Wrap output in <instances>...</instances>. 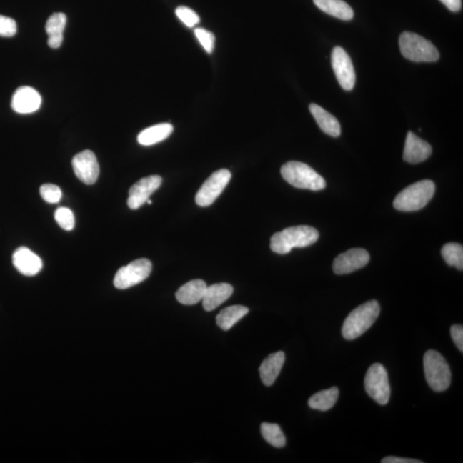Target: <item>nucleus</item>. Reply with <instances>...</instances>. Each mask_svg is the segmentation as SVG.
<instances>
[{"label": "nucleus", "mask_w": 463, "mask_h": 463, "mask_svg": "<svg viewBox=\"0 0 463 463\" xmlns=\"http://www.w3.org/2000/svg\"><path fill=\"white\" fill-rule=\"evenodd\" d=\"M281 174L286 181L296 188L321 191L326 187L325 180L314 169L304 163L289 161L282 166Z\"/></svg>", "instance_id": "obj_4"}, {"label": "nucleus", "mask_w": 463, "mask_h": 463, "mask_svg": "<svg viewBox=\"0 0 463 463\" xmlns=\"http://www.w3.org/2000/svg\"><path fill=\"white\" fill-rule=\"evenodd\" d=\"M364 388L368 396L380 405H386L390 398V385L387 371L380 363L369 367L364 377Z\"/></svg>", "instance_id": "obj_7"}, {"label": "nucleus", "mask_w": 463, "mask_h": 463, "mask_svg": "<svg viewBox=\"0 0 463 463\" xmlns=\"http://www.w3.org/2000/svg\"><path fill=\"white\" fill-rule=\"evenodd\" d=\"M249 312L243 306H231L223 309L216 317V324L223 330H229Z\"/></svg>", "instance_id": "obj_25"}, {"label": "nucleus", "mask_w": 463, "mask_h": 463, "mask_svg": "<svg viewBox=\"0 0 463 463\" xmlns=\"http://www.w3.org/2000/svg\"><path fill=\"white\" fill-rule=\"evenodd\" d=\"M207 287L206 282L200 279L188 282L177 291L176 299L186 306L195 304L203 300Z\"/></svg>", "instance_id": "obj_19"}, {"label": "nucleus", "mask_w": 463, "mask_h": 463, "mask_svg": "<svg viewBox=\"0 0 463 463\" xmlns=\"http://www.w3.org/2000/svg\"><path fill=\"white\" fill-rule=\"evenodd\" d=\"M43 200L49 204H57L61 199L62 191L60 188L53 184H45L40 188Z\"/></svg>", "instance_id": "obj_29"}, {"label": "nucleus", "mask_w": 463, "mask_h": 463, "mask_svg": "<svg viewBox=\"0 0 463 463\" xmlns=\"http://www.w3.org/2000/svg\"><path fill=\"white\" fill-rule=\"evenodd\" d=\"M234 287L229 283H216L207 287L204 296L203 306L206 311L214 310L233 294Z\"/></svg>", "instance_id": "obj_18"}, {"label": "nucleus", "mask_w": 463, "mask_h": 463, "mask_svg": "<svg viewBox=\"0 0 463 463\" xmlns=\"http://www.w3.org/2000/svg\"><path fill=\"white\" fill-rule=\"evenodd\" d=\"M231 174L229 170L221 169L209 177L203 184L196 195V203L201 207H208L213 204L217 197L221 194V192L227 184L229 183Z\"/></svg>", "instance_id": "obj_9"}, {"label": "nucleus", "mask_w": 463, "mask_h": 463, "mask_svg": "<svg viewBox=\"0 0 463 463\" xmlns=\"http://www.w3.org/2000/svg\"><path fill=\"white\" fill-rule=\"evenodd\" d=\"M151 272V262L147 259H136L118 270L115 274L114 284L118 289H130L146 280Z\"/></svg>", "instance_id": "obj_8"}, {"label": "nucleus", "mask_w": 463, "mask_h": 463, "mask_svg": "<svg viewBox=\"0 0 463 463\" xmlns=\"http://www.w3.org/2000/svg\"><path fill=\"white\" fill-rule=\"evenodd\" d=\"M147 203H148L149 204H152V201L149 199V200L147 201Z\"/></svg>", "instance_id": "obj_36"}, {"label": "nucleus", "mask_w": 463, "mask_h": 463, "mask_svg": "<svg viewBox=\"0 0 463 463\" xmlns=\"http://www.w3.org/2000/svg\"><path fill=\"white\" fill-rule=\"evenodd\" d=\"M317 8L327 14L343 21L353 19L354 11L343 0H313Z\"/></svg>", "instance_id": "obj_22"}, {"label": "nucleus", "mask_w": 463, "mask_h": 463, "mask_svg": "<svg viewBox=\"0 0 463 463\" xmlns=\"http://www.w3.org/2000/svg\"><path fill=\"white\" fill-rule=\"evenodd\" d=\"M66 16L62 12L51 15L46 24V31L49 36V46L51 49H59L64 40V30L66 26Z\"/></svg>", "instance_id": "obj_21"}, {"label": "nucleus", "mask_w": 463, "mask_h": 463, "mask_svg": "<svg viewBox=\"0 0 463 463\" xmlns=\"http://www.w3.org/2000/svg\"><path fill=\"white\" fill-rule=\"evenodd\" d=\"M13 264L21 274L27 277L36 276L42 269V261L29 248L21 247L12 256Z\"/></svg>", "instance_id": "obj_16"}, {"label": "nucleus", "mask_w": 463, "mask_h": 463, "mask_svg": "<svg viewBox=\"0 0 463 463\" xmlns=\"http://www.w3.org/2000/svg\"><path fill=\"white\" fill-rule=\"evenodd\" d=\"M450 336H452V340L454 342V344L457 347V349L461 351V353L463 352V327L460 324H454L450 328Z\"/></svg>", "instance_id": "obj_33"}, {"label": "nucleus", "mask_w": 463, "mask_h": 463, "mask_svg": "<svg viewBox=\"0 0 463 463\" xmlns=\"http://www.w3.org/2000/svg\"><path fill=\"white\" fill-rule=\"evenodd\" d=\"M370 261V255L362 248H354L342 253L333 263V272L337 274H349L362 269Z\"/></svg>", "instance_id": "obj_13"}, {"label": "nucleus", "mask_w": 463, "mask_h": 463, "mask_svg": "<svg viewBox=\"0 0 463 463\" xmlns=\"http://www.w3.org/2000/svg\"><path fill=\"white\" fill-rule=\"evenodd\" d=\"M55 220L57 221L60 227L64 230L71 231L74 229L75 217L74 214L70 209L68 208H59L56 210L54 214Z\"/></svg>", "instance_id": "obj_28"}, {"label": "nucleus", "mask_w": 463, "mask_h": 463, "mask_svg": "<svg viewBox=\"0 0 463 463\" xmlns=\"http://www.w3.org/2000/svg\"><path fill=\"white\" fill-rule=\"evenodd\" d=\"M339 397L337 387L321 390L309 399L308 405L312 409L328 411L336 404Z\"/></svg>", "instance_id": "obj_24"}, {"label": "nucleus", "mask_w": 463, "mask_h": 463, "mask_svg": "<svg viewBox=\"0 0 463 463\" xmlns=\"http://www.w3.org/2000/svg\"><path fill=\"white\" fill-rule=\"evenodd\" d=\"M17 31L16 23L11 17L0 15V36L12 37Z\"/></svg>", "instance_id": "obj_32"}, {"label": "nucleus", "mask_w": 463, "mask_h": 463, "mask_svg": "<svg viewBox=\"0 0 463 463\" xmlns=\"http://www.w3.org/2000/svg\"><path fill=\"white\" fill-rule=\"evenodd\" d=\"M162 179L161 176L151 175L145 177L133 184L129 191L127 204L129 208L137 209L143 206L149 199V196L161 186Z\"/></svg>", "instance_id": "obj_12"}, {"label": "nucleus", "mask_w": 463, "mask_h": 463, "mask_svg": "<svg viewBox=\"0 0 463 463\" xmlns=\"http://www.w3.org/2000/svg\"><path fill=\"white\" fill-rule=\"evenodd\" d=\"M382 463H422L423 462L416 460V459L397 457H384L381 461Z\"/></svg>", "instance_id": "obj_34"}, {"label": "nucleus", "mask_w": 463, "mask_h": 463, "mask_svg": "<svg viewBox=\"0 0 463 463\" xmlns=\"http://www.w3.org/2000/svg\"><path fill=\"white\" fill-rule=\"evenodd\" d=\"M41 97L36 89L23 86L16 90L11 101L12 109L21 114L34 113L40 109Z\"/></svg>", "instance_id": "obj_14"}, {"label": "nucleus", "mask_w": 463, "mask_h": 463, "mask_svg": "<svg viewBox=\"0 0 463 463\" xmlns=\"http://www.w3.org/2000/svg\"><path fill=\"white\" fill-rule=\"evenodd\" d=\"M195 36L204 50L208 54H211L214 49V42H216L214 34L208 31L207 29L197 28L195 29Z\"/></svg>", "instance_id": "obj_31"}, {"label": "nucleus", "mask_w": 463, "mask_h": 463, "mask_svg": "<svg viewBox=\"0 0 463 463\" xmlns=\"http://www.w3.org/2000/svg\"><path fill=\"white\" fill-rule=\"evenodd\" d=\"M424 376L431 389L437 392H444L452 383L449 366L439 352L428 350L423 359Z\"/></svg>", "instance_id": "obj_6"}, {"label": "nucleus", "mask_w": 463, "mask_h": 463, "mask_svg": "<svg viewBox=\"0 0 463 463\" xmlns=\"http://www.w3.org/2000/svg\"><path fill=\"white\" fill-rule=\"evenodd\" d=\"M284 352L279 351L269 354L261 364L259 373L262 382L265 386H272L280 374L285 362Z\"/></svg>", "instance_id": "obj_17"}, {"label": "nucleus", "mask_w": 463, "mask_h": 463, "mask_svg": "<svg viewBox=\"0 0 463 463\" xmlns=\"http://www.w3.org/2000/svg\"><path fill=\"white\" fill-rule=\"evenodd\" d=\"M175 13L178 19L189 28L194 27V26L199 24L200 19L199 15L190 8L179 6L176 9Z\"/></svg>", "instance_id": "obj_30"}, {"label": "nucleus", "mask_w": 463, "mask_h": 463, "mask_svg": "<svg viewBox=\"0 0 463 463\" xmlns=\"http://www.w3.org/2000/svg\"><path fill=\"white\" fill-rule=\"evenodd\" d=\"M403 57L414 62H435L439 59V51L431 41L417 34L403 32L399 39Z\"/></svg>", "instance_id": "obj_5"}, {"label": "nucleus", "mask_w": 463, "mask_h": 463, "mask_svg": "<svg viewBox=\"0 0 463 463\" xmlns=\"http://www.w3.org/2000/svg\"><path fill=\"white\" fill-rule=\"evenodd\" d=\"M379 313L380 306L377 300L360 304L346 317L342 329V337L349 341L362 337L375 323Z\"/></svg>", "instance_id": "obj_2"}, {"label": "nucleus", "mask_w": 463, "mask_h": 463, "mask_svg": "<svg viewBox=\"0 0 463 463\" xmlns=\"http://www.w3.org/2000/svg\"><path fill=\"white\" fill-rule=\"evenodd\" d=\"M309 109H310L317 124L325 134L333 137H338L341 135L340 123L332 114L317 104H311Z\"/></svg>", "instance_id": "obj_20"}, {"label": "nucleus", "mask_w": 463, "mask_h": 463, "mask_svg": "<svg viewBox=\"0 0 463 463\" xmlns=\"http://www.w3.org/2000/svg\"><path fill=\"white\" fill-rule=\"evenodd\" d=\"M174 131V126L169 123L156 124L145 129L139 133L137 141L141 145L151 146L160 143L169 137Z\"/></svg>", "instance_id": "obj_23"}, {"label": "nucleus", "mask_w": 463, "mask_h": 463, "mask_svg": "<svg viewBox=\"0 0 463 463\" xmlns=\"http://www.w3.org/2000/svg\"><path fill=\"white\" fill-rule=\"evenodd\" d=\"M261 432L264 439L276 448L284 447L286 437L277 424L264 422L261 424Z\"/></svg>", "instance_id": "obj_26"}, {"label": "nucleus", "mask_w": 463, "mask_h": 463, "mask_svg": "<svg viewBox=\"0 0 463 463\" xmlns=\"http://www.w3.org/2000/svg\"><path fill=\"white\" fill-rule=\"evenodd\" d=\"M72 166L77 179L81 182L93 184L97 181L100 166L96 154L90 150L76 154L72 160Z\"/></svg>", "instance_id": "obj_11"}, {"label": "nucleus", "mask_w": 463, "mask_h": 463, "mask_svg": "<svg viewBox=\"0 0 463 463\" xmlns=\"http://www.w3.org/2000/svg\"><path fill=\"white\" fill-rule=\"evenodd\" d=\"M449 11L457 12L462 9V0H440Z\"/></svg>", "instance_id": "obj_35"}, {"label": "nucleus", "mask_w": 463, "mask_h": 463, "mask_svg": "<svg viewBox=\"0 0 463 463\" xmlns=\"http://www.w3.org/2000/svg\"><path fill=\"white\" fill-rule=\"evenodd\" d=\"M435 189V184L428 179L411 184L396 196L394 208L399 211H418L432 200Z\"/></svg>", "instance_id": "obj_3"}, {"label": "nucleus", "mask_w": 463, "mask_h": 463, "mask_svg": "<svg viewBox=\"0 0 463 463\" xmlns=\"http://www.w3.org/2000/svg\"><path fill=\"white\" fill-rule=\"evenodd\" d=\"M432 149L427 141L419 139L414 133L409 131L405 141L403 160L410 164H418L431 156Z\"/></svg>", "instance_id": "obj_15"}, {"label": "nucleus", "mask_w": 463, "mask_h": 463, "mask_svg": "<svg viewBox=\"0 0 463 463\" xmlns=\"http://www.w3.org/2000/svg\"><path fill=\"white\" fill-rule=\"evenodd\" d=\"M319 233L314 227L297 226L274 234L270 239V249L278 254H287L293 248L312 246L317 242Z\"/></svg>", "instance_id": "obj_1"}, {"label": "nucleus", "mask_w": 463, "mask_h": 463, "mask_svg": "<svg viewBox=\"0 0 463 463\" xmlns=\"http://www.w3.org/2000/svg\"><path fill=\"white\" fill-rule=\"evenodd\" d=\"M441 254L446 264L454 266L459 270L463 269V247L461 244H445L442 248Z\"/></svg>", "instance_id": "obj_27"}, {"label": "nucleus", "mask_w": 463, "mask_h": 463, "mask_svg": "<svg viewBox=\"0 0 463 463\" xmlns=\"http://www.w3.org/2000/svg\"><path fill=\"white\" fill-rule=\"evenodd\" d=\"M332 64L338 83L343 89L350 91L355 84V71L349 54L342 47L336 46L333 49Z\"/></svg>", "instance_id": "obj_10"}]
</instances>
